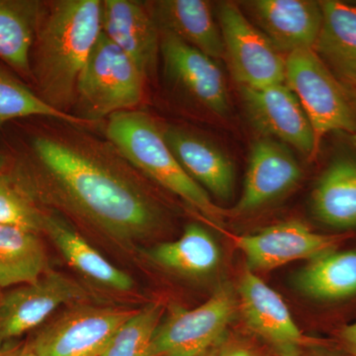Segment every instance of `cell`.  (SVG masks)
I'll use <instances>...</instances> for the list:
<instances>
[{"label":"cell","mask_w":356,"mask_h":356,"mask_svg":"<svg viewBox=\"0 0 356 356\" xmlns=\"http://www.w3.org/2000/svg\"><path fill=\"white\" fill-rule=\"evenodd\" d=\"M238 305L248 329L277 356H299L307 343L283 299L247 269L238 282Z\"/></svg>","instance_id":"obj_10"},{"label":"cell","mask_w":356,"mask_h":356,"mask_svg":"<svg viewBox=\"0 0 356 356\" xmlns=\"http://www.w3.org/2000/svg\"><path fill=\"white\" fill-rule=\"evenodd\" d=\"M107 139L134 168L181 198L204 217L220 224L226 211L213 202L208 192L188 175L163 136V129L145 112H119L108 117Z\"/></svg>","instance_id":"obj_3"},{"label":"cell","mask_w":356,"mask_h":356,"mask_svg":"<svg viewBox=\"0 0 356 356\" xmlns=\"http://www.w3.org/2000/svg\"><path fill=\"white\" fill-rule=\"evenodd\" d=\"M212 356H261L257 350L245 343H225L213 348Z\"/></svg>","instance_id":"obj_29"},{"label":"cell","mask_w":356,"mask_h":356,"mask_svg":"<svg viewBox=\"0 0 356 356\" xmlns=\"http://www.w3.org/2000/svg\"><path fill=\"white\" fill-rule=\"evenodd\" d=\"M38 235L0 226V290L29 284L47 273L48 259Z\"/></svg>","instance_id":"obj_24"},{"label":"cell","mask_w":356,"mask_h":356,"mask_svg":"<svg viewBox=\"0 0 356 356\" xmlns=\"http://www.w3.org/2000/svg\"><path fill=\"white\" fill-rule=\"evenodd\" d=\"M84 296L83 287L54 271L6 290L0 296V344L36 329L60 306L76 303Z\"/></svg>","instance_id":"obj_9"},{"label":"cell","mask_w":356,"mask_h":356,"mask_svg":"<svg viewBox=\"0 0 356 356\" xmlns=\"http://www.w3.org/2000/svg\"><path fill=\"white\" fill-rule=\"evenodd\" d=\"M102 1L60 0L44 8L31 53L32 81L42 99L67 112L77 81L102 33Z\"/></svg>","instance_id":"obj_2"},{"label":"cell","mask_w":356,"mask_h":356,"mask_svg":"<svg viewBox=\"0 0 356 356\" xmlns=\"http://www.w3.org/2000/svg\"><path fill=\"white\" fill-rule=\"evenodd\" d=\"M151 257L165 268L197 276L216 268L220 250L214 238L205 229L197 224H191L178 240L154 248Z\"/></svg>","instance_id":"obj_25"},{"label":"cell","mask_w":356,"mask_h":356,"mask_svg":"<svg viewBox=\"0 0 356 356\" xmlns=\"http://www.w3.org/2000/svg\"><path fill=\"white\" fill-rule=\"evenodd\" d=\"M4 168H6V159L0 154V175H3Z\"/></svg>","instance_id":"obj_33"},{"label":"cell","mask_w":356,"mask_h":356,"mask_svg":"<svg viewBox=\"0 0 356 356\" xmlns=\"http://www.w3.org/2000/svg\"><path fill=\"white\" fill-rule=\"evenodd\" d=\"M25 346L10 343L0 344V356H22Z\"/></svg>","instance_id":"obj_31"},{"label":"cell","mask_w":356,"mask_h":356,"mask_svg":"<svg viewBox=\"0 0 356 356\" xmlns=\"http://www.w3.org/2000/svg\"><path fill=\"white\" fill-rule=\"evenodd\" d=\"M46 217L24 191L4 173L0 175V226L39 234L44 231Z\"/></svg>","instance_id":"obj_28"},{"label":"cell","mask_w":356,"mask_h":356,"mask_svg":"<svg viewBox=\"0 0 356 356\" xmlns=\"http://www.w3.org/2000/svg\"><path fill=\"white\" fill-rule=\"evenodd\" d=\"M102 32L147 79L161 54V31L146 4L132 0L102 1Z\"/></svg>","instance_id":"obj_16"},{"label":"cell","mask_w":356,"mask_h":356,"mask_svg":"<svg viewBox=\"0 0 356 356\" xmlns=\"http://www.w3.org/2000/svg\"><path fill=\"white\" fill-rule=\"evenodd\" d=\"M149 11L159 30L172 33L215 60L225 58L221 29L209 2L161 0L152 2Z\"/></svg>","instance_id":"obj_18"},{"label":"cell","mask_w":356,"mask_h":356,"mask_svg":"<svg viewBox=\"0 0 356 356\" xmlns=\"http://www.w3.org/2000/svg\"><path fill=\"white\" fill-rule=\"evenodd\" d=\"M44 232L48 234L70 266L79 273L110 289L129 291L133 280L127 273L107 261L92 245L53 217H46Z\"/></svg>","instance_id":"obj_21"},{"label":"cell","mask_w":356,"mask_h":356,"mask_svg":"<svg viewBox=\"0 0 356 356\" xmlns=\"http://www.w3.org/2000/svg\"><path fill=\"white\" fill-rule=\"evenodd\" d=\"M236 298L225 285L197 308H172L154 332L151 356H202L216 348L235 316Z\"/></svg>","instance_id":"obj_6"},{"label":"cell","mask_w":356,"mask_h":356,"mask_svg":"<svg viewBox=\"0 0 356 356\" xmlns=\"http://www.w3.org/2000/svg\"><path fill=\"white\" fill-rule=\"evenodd\" d=\"M245 111L255 128L269 139L315 156L318 147L308 117L286 83L264 88H241Z\"/></svg>","instance_id":"obj_11"},{"label":"cell","mask_w":356,"mask_h":356,"mask_svg":"<svg viewBox=\"0 0 356 356\" xmlns=\"http://www.w3.org/2000/svg\"><path fill=\"white\" fill-rule=\"evenodd\" d=\"M348 83H350L356 89V79H350V81H348Z\"/></svg>","instance_id":"obj_34"},{"label":"cell","mask_w":356,"mask_h":356,"mask_svg":"<svg viewBox=\"0 0 356 356\" xmlns=\"http://www.w3.org/2000/svg\"><path fill=\"white\" fill-rule=\"evenodd\" d=\"M248 11L278 51L314 50L323 25L320 2L310 0H254Z\"/></svg>","instance_id":"obj_15"},{"label":"cell","mask_w":356,"mask_h":356,"mask_svg":"<svg viewBox=\"0 0 356 356\" xmlns=\"http://www.w3.org/2000/svg\"><path fill=\"white\" fill-rule=\"evenodd\" d=\"M314 216L337 229L356 228V158L341 156L332 161L312 193Z\"/></svg>","instance_id":"obj_19"},{"label":"cell","mask_w":356,"mask_h":356,"mask_svg":"<svg viewBox=\"0 0 356 356\" xmlns=\"http://www.w3.org/2000/svg\"><path fill=\"white\" fill-rule=\"evenodd\" d=\"M161 304H149L121 325L100 356H151V344L163 320Z\"/></svg>","instance_id":"obj_27"},{"label":"cell","mask_w":356,"mask_h":356,"mask_svg":"<svg viewBox=\"0 0 356 356\" xmlns=\"http://www.w3.org/2000/svg\"><path fill=\"white\" fill-rule=\"evenodd\" d=\"M44 6L30 0H0V60L32 79L31 53Z\"/></svg>","instance_id":"obj_20"},{"label":"cell","mask_w":356,"mask_h":356,"mask_svg":"<svg viewBox=\"0 0 356 356\" xmlns=\"http://www.w3.org/2000/svg\"><path fill=\"white\" fill-rule=\"evenodd\" d=\"M297 288L321 301H337L356 295V250H334L311 259L295 278Z\"/></svg>","instance_id":"obj_23"},{"label":"cell","mask_w":356,"mask_h":356,"mask_svg":"<svg viewBox=\"0 0 356 356\" xmlns=\"http://www.w3.org/2000/svg\"><path fill=\"white\" fill-rule=\"evenodd\" d=\"M161 31V56L168 79L213 113L227 114L226 79L214 58L193 48L172 33Z\"/></svg>","instance_id":"obj_13"},{"label":"cell","mask_w":356,"mask_h":356,"mask_svg":"<svg viewBox=\"0 0 356 356\" xmlns=\"http://www.w3.org/2000/svg\"><path fill=\"white\" fill-rule=\"evenodd\" d=\"M44 117L74 126L91 123L69 112L55 108L25 84L0 67V126L14 119Z\"/></svg>","instance_id":"obj_26"},{"label":"cell","mask_w":356,"mask_h":356,"mask_svg":"<svg viewBox=\"0 0 356 356\" xmlns=\"http://www.w3.org/2000/svg\"><path fill=\"white\" fill-rule=\"evenodd\" d=\"M146 81L133 60L102 32L77 81V117L92 124L134 110L144 98Z\"/></svg>","instance_id":"obj_4"},{"label":"cell","mask_w":356,"mask_h":356,"mask_svg":"<svg viewBox=\"0 0 356 356\" xmlns=\"http://www.w3.org/2000/svg\"><path fill=\"white\" fill-rule=\"evenodd\" d=\"M134 312L109 307H74L46 325L30 346L36 356H100Z\"/></svg>","instance_id":"obj_8"},{"label":"cell","mask_w":356,"mask_h":356,"mask_svg":"<svg viewBox=\"0 0 356 356\" xmlns=\"http://www.w3.org/2000/svg\"><path fill=\"white\" fill-rule=\"evenodd\" d=\"M22 356H36V355L34 353V351H33L31 346H30V344L29 346H25Z\"/></svg>","instance_id":"obj_32"},{"label":"cell","mask_w":356,"mask_h":356,"mask_svg":"<svg viewBox=\"0 0 356 356\" xmlns=\"http://www.w3.org/2000/svg\"><path fill=\"white\" fill-rule=\"evenodd\" d=\"M225 58L241 88H264L285 83L286 58L243 15L227 2L218 8Z\"/></svg>","instance_id":"obj_7"},{"label":"cell","mask_w":356,"mask_h":356,"mask_svg":"<svg viewBox=\"0 0 356 356\" xmlns=\"http://www.w3.org/2000/svg\"><path fill=\"white\" fill-rule=\"evenodd\" d=\"M285 83L308 117L318 149L327 134H356V111L348 92L315 51L288 54Z\"/></svg>","instance_id":"obj_5"},{"label":"cell","mask_w":356,"mask_h":356,"mask_svg":"<svg viewBox=\"0 0 356 356\" xmlns=\"http://www.w3.org/2000/svg\"><path fill=\"white\" fill-rule=\"evenodd\" d=\"M323 25L314 51L346 81L356 79V6L320 1Z\"/></svg>","instance_id":"obj_22"},{"label":"cell","mask_w":356,"mask_h":356,"mask_svg":"<svg viewBox=\"0 0 356 356\" xmlns=\"http://www.w3.org/2000/svg\"><path fill=\"white\" fill-rule=\"evenodd\" d=\"M163 136L185 172L219 200L233 198L235 168L231 159L210 140L179 127H168Z\"/></svg>","instance_id":"obj_17"},{"label":"cell","mask_w":356,"mask_h":356,"mask_svg":"<svg viewBox=\"0 0 356 356\" xmlns=\"http://www.w3.org/2000/svg\"><path fill=\"white\" fill-rule=\"evenodd\" d=\"M30 149L60 197L105 233L134 240L158 226L156 204L125 172V159L111 144L50 132L35 135Z\"/></svg>","instance_id":"obj_1"},{"label":"cell","mask_w":356,"mask_h":356,"mask_svg":"<svg viewBox=\"0 0 356 356\" xmlns=\"http://www.w3.org/2000/svg\"><path fill=\"white\" fill-rule=\"evenodd\" d=\"M302 168L289 149L277 140L264 138L250 149L242 196L236 213L245 214L264 207L298 184Z\"/></svg>","instance_id":"obj_14"},{"label":"cell","mask_w":356,"mask_h":356,"mask_svg":"<svg viewBox=\"0 0 356 356\" xmlns=\"http://www.w3.org/2000/svg\"><path fill=\"white\" fill-rule=\"evenodd\" d=\"M341 337L351 355L356 356V321L341 330Z\"/></svg>","instance_id":"obj_30"},{"label":"cell","mask_w":356,"mask_h":356,"mask_svg":"<svg viewBox=\"0 0 356 356\" xmlns=\"http://www.w3.org/2000/svg\"><path fill=\"white\" fill-rule=\"evenodd\" d=\"M339 236L321 235L299 221L273 225L252 235L236 236L235 243L248 269L270 270L300 259H316L336 250Z\"/></svg>","instance_id":"obj_12"},{"label":"cell","mask_w":356,"mask_h":356,"mask_svg":"<svg viewBox=\"0 0 356 356\" xmlns=\"http://www.w3.org/2000/svg\"><path fill=\"white\" fill-rule=\"evenodd\" d=\"M212 350H211L210 351H208L207 353H205V355H204L202 356H212Z\"/></svg>","instance_id":"obj_35"},{"label":"cell","mask_w":356,"mask_h":356,"mask_svg":"<svg viewBox=\"0 0 356 356\" xmlns=\"http://www.w3.org/2000/svg\"><path fill=\"white\" fill-rule=\"evenodd\" d=\"M299 356H332V355H299Z\"/></svg>","instance_id":"obj_36"}]
</instances>
